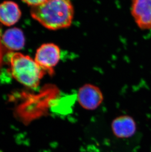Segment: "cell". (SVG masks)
I'll list each match as a JSON object with an SVG mask.
<instances>
[{
	"label": "cell",
	"instance_id": "1",
	"mask_svg": "<svg viewBox=\"0 0 151 152\" xmlns=\"http://www.w3.org/2000/svg\"><path fill=\"white\" fill-rule=\"evenodd\" d=\"M30 15L46 28L58 30L71 26L74 9L71 0H47L39 6L31 7Z\"/></svg>",
	"mask_w": 151,
	"mask_h": 152
},
{
	"label": "cell",
	"instance_id": "2",
	"mask_svg": "<svg viewBox=\"0 0 151 152\" xmlns=\"http://www.w3.org/2000/svg\"><path fill=\"white\" fill-rule=\"evenodd\" d=\"M9 63V72L13 78L28 88L37 87L46 73L34 59L22 53H10Z\"/></svg>",
	"mask_w": 151,
	"mask_h": 152
},
{
	"label": "cell",
	"instance_id": "3",
	"mask_svg": "<svg viewBox=\"0 0 151 152\" xmlns=\"http://www.w3.org/2000/svg\"><path fill=\"white\" fill-rule=\"evenodd\" d=\"M60 57L61 51L57 45L53 43H44L37 49L34 60L46 73L52 75Z\"/></svg>",
	"mask_w": 151,
	"mask_h": 152
},
{
	"label": "cell",
	"instance_id": "4",
	"mask_svg": "<svg viewBox=\"0 0 151 152\" xmlns=\"http://www.w3.org/2000/svg\"><path fill=\"white\" fill-rule=\"evenodd\" d=\"M77 100L81 107L89 110L97 109L103 102V93L99 88L94 85L86 84L78 90Z\"/></svg>",
	"mask_w": 151,
	"mask_h": 152
},
{
	"label": "cell",
	"instance_id": "5",
	"mask_svg": "<svg viewBox=\"0 0 151 152\" xmlns=\"http://www.w3.org/2000/svg\"><path fill=\"white\" fill-rule=\"evenodd\" d=\"M131 13L140 29L151 30V0H132Z\"/></svg>",
	"mask_w": 151,
	"mask_h": 152
},
{
	"label": "cell",
	"instance_id": "6",
	"mask_svg": "<svg viewBox=\"0 0 151 152\" xmlns=\"http://www.w3.org/2000/svg\"><path fill=\"white\" fill-rule=\"evenodd\" d=\"M113 133L117 137L128 138L134 135L136 131V124L132 117L123 115L113 120L111 123Z\"/></svg>",
	"mask_w": 151,
	"mask_h": 152
},
{
	"label": "cell",
	"instance_id": "7",
	"mask_svg": "<svg viewBox=\"0 0 151 152\" xmlns=\"http://www.w3.org/2000/svg\"><path fill=\"white\" fill-rule=\"evenodd\" d=\"M21 11L18 5L13 1H6L0 4V22L7 26H12L19 21Z\"/></svg>",
	"mask_w": 151,
	"mask_h": 152
},
{
	"label": "cell",
	"instance_id": "8",
	"mask_svg": "<svg viewBox=\"0 0 151 152\" xmlns=\"http://www.w3.org/2000/svg\"><path fill=\"white\" fill-rule=\"evenodd\" d=\"M2 42L7 49L12 51L21 50L25 45L23 31L17 28L8 29L2 36Z\"/></svg>",
	"mask_w": 151,
	"mask_h": 152
},
{
	"label": "cell",
	"instance_id": "9",
	"mask_svg": "<svg viewBox=\"0 0 151 152\" xmlns=\"http://www.w3.org/2000/svg\"><path fill=\"white\" fill-rule=\"evenodd\" d=\"M26 4L30 6L31 7H34L39 6L40 4L44 3L47 0H22Z\"/></svg>",
	"mask_w": 151,
	"mask_h": 152
}]
</instances>
